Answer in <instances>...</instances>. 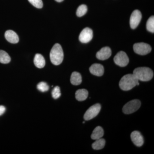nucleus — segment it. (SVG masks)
I'll return each instance as SVG.
<instances>
[{
  "instance_id": "obj_20",
  "label": "nucleus",
  "mask_w": 154,
  "mask_h": 154,
  "mask_svg": "<svg viewBox=\"0 0 154 154\" xmlns=\"http://www.w3.org/2000/svg\"><path fill=\"white\" fill-rule=\"evenodd\" d=\"M88 7L85 5H82L78 8L77 10L76 15L78 17H82L87 13Z\"/></svg>"
},
{
  "instance_id": "obj_13",
  "label": "nucleus",
  "mask_w": 154,
  "mask_h": 154,
  "mask_svg": "<svg viewBox=\"0 0 154 154\" xmlns=\"http://www.w3.org/2000/svg\"><path fill=\"white\" fill-rule=\"evenodd\" d=\"M6 39L9 42L13 44L18 43L19 41V38L16 32L12 30H8L5 33Z\"/></svg>"
},
{
  "instance_id": "obj_18",
  "label": "nucleus",
  "mask_w": 154,
  "mask_h": 154,
  "mask_svg": "<svg viewBox=\"0 0 154 154\" xmlns=\"http://www.w3.org/2000/svg\"><path fill=\"white\" fill-rule=\"evenodd\" d=\"M11 58L6 51L0 50V63L3 64L8 63L11 62Z\"/></svg>"
},
{
  "instance_id": "obj_8",
  "label": "nucleus",
  "mask_w": 154,
  "mask_h": 154,
  "mask_svg": "<svg viewBox=\"0 0 154 154\" xmlns=\"http://www.w3.org/2000/svg\"><path fill=\"white\" fill-rule=\"evenodd\" d=\"M142 19V14L139 10H135L132 12L130 19L131 28L135 29L138 26Z\"/></svg>"
},
{
  "instance_id": "obj_16",
  "label": "nucleus",
  "mask_w": 154,
  "mask_h": 154,
  "mask_svg": "<svg viewBox=\"0 0 154 154\" xmlns=\"http://www.w3.org/2000/svg\"><path fill=\"white\" fill-rule=\"evenodd\" d=\"M104 130L101 127L97 126L95 128L91 134V138L94 140L101 138L104 135Z\"/></svg>"
},
{
  "instance_id": "obj_4",
  "label": "nucleus",
  "mask_w": 154,
  "mask_h": 154,
  "mask_svg": "<svg viewBox=\"0 0 154 154\" xmlns=\"http://www.w3.org/2000/svg\"><path fill=\"white\" fill-rule=\"evenodd\" d=\"M140 106L141 102L139 100L137 99L131 100L124 105L122 111L125 114H131L138 110Z\"/></svg>"
},
{
  "instance_id": "obj_19",
  "label": "nucleus",
  "mask_w": 154,
  "mask_h": 154,
  "mask_svg": "<svg viewBox=\"0 0 154 154\" xmlns=\"http://www.w3.org/2000/svg\"><path fill=\"white\" fill-rule=\"evenodd\" d=\"M105 141L104 139L101 138L96 140V141L92 144V147L95 150L102 149L105 147Z\"/></svg>"
},
{
  "instance_id": "obj_9",
  "label": "nucleus",
  "mask_w": 154,
  "mask_h": 154,
  "mask_svg": "<svg viewBox=\"0 0 154 154\" xmlns=\"http://www.w3.org/2000/svg\"><path fill=\"white\" fill-rule=\"evenodd\" d=\"M93 37V30L89 28H85L80 33L79 39L82 43H87L92 40Z\"/></svg>"
},
{
  "instance_id": "obj_10",
  "label": "nucleus",
  "mask_w": 154,
  "mask_h": 154,
  "mask_svg": "<svg viewBox=\"0 0 154 154\" xmlns=\"http://www.w3.org/2000/svg\"><path fill=\"white\" fill-rule=\"evenodd\" d=\"M131 140L135 145L137 146L140 147L143 146L144 143L143 137L139 131H134L131 134Z\"/></svg>"
},
{
  "instance_id": "obj_23",
  "label": "nucleus",
  "mask_w": 154,
  "mask_h": 154,
  "mask_svg": "<svg viewBox=\"0 0 154 154\" xmlns=\"http://www.w3.org/2000/svg\"><path fill=\"white\" fill-rule=\"evenodd\" d=\"M29 2L37 8H42L43 7L42 0H28Z\"/></svg>"
},
{
  "instance_id": "obj_2",
  "label": "nucleus",
  "mask_w": 154,
  "mask_h": 154,
  "mask_svg": "<svg viewBox=\"0 0 154 154\" xmlns=\"http://www.w3.org/2000/svg\"><path fill=\"white\" fill-rule=\"evenodd\" d=\"M50 57L51 63L54 65H59L62 63L63 51L60 45L56 43L54 45L50 53Z\"/></svg>"
},
{
  "instance_id": "obj_5",
  "label": "nucleus",
  "mask_w": 154,
  "mask_h": 154,
  "mask_svg": "<svg viewBox=\"0 0 154 154\" xmlns=\"http://www.w3.org/2000/svg\"><path fill=\"white\" fill-rule=\"evenodd\" d=\"M134 51L137 54L145 55L148 54L152 50V48L149 45L144 42H139L134 44L133 46Z\"/></svg>"
},
{
  "instance_id": "obj_22",
  "label": "nucleus",
  "mask_w": 154,
  "mask_h": 154,
  "mask_svg": "<svg viewBox=\"0 0 154 154\" xmlns=\"http://www.w3.org/2000/svg\"><path fill=\"white\" fill-rule=\"evenodd\" d=\"M37 89L42 92H45L48 91L49 89V86L47 83L44 82H41L38 83L37 86Z\"/></svg>"
},
{
  "instance_id": "obj_12",
  "label": "nucleus",
  "mask_w": 154,
  "mask_h": 154,
  "mask_svg": "<svg viewBox=\"0 0 154 154\" xmlns=\"http://www.w3.org/2000/svg\"><path fill=\"white\" fill-rule=\"evenodd\" d=\"M90 71L94 75L102 76L104 74V68L100 64L94 63L90 67Z\"/></svg>"
},
{
  "instance_id": "obj_21",
  "label": "nucleus",
  "mask_w": 154,
  "mask_h": 154,
  "mask_svg": "<svg viewBox=\"0 0 154 154\" xmlns=\"http://www.w3.org/2000/svg\"><path fill=\"white\" fill-rule=\"evenodd\" d=\"M147 30L148 31L154 33V17L152 16L148 20L146 25Z\"/></svg>"
},
{
  "instance_id": "obj_15",
  "label": "nucleus",
  "mask_w": 154,
  "mask_h": 154,
  "mask_svg": "<svg viewBox=\"0 0 154 154\" xmlns=\"http://www.w3.org/2000/svg\"><path fill=\"white\" fill-rule=\"evenodd\" d=\"M70 82L74 85H79L82 82V77L81 75L78 72H74L72 74Z\"/></svg>"
},
{
  "instance_id": "obj_1",
  "label": "nucleus",
  "mask_w": 154,
  "mask_h": 154,
  "mask_svg": "<svg viewBox=\"0 0 154 154\" xmlns=\"http://www.w3.org/2000/svg\"><path fill=\"white\" fill-rule=\"evenodd\" d=\"M139 85L138 80L133 74L125 75L122 78L119 83V87L124 91H130Z\"/></svg>"
},
{
  "instance_id": "obj_24",
  "label": "nucleus",
  "mask_w": 154,
  "mask_h": 154,
  "mask_svg": "<svg viewBox=\"0 0 154 154\" xmlns=\"http://www.w3.org/2000/svg\"><path fill=\"white\" fill-rule=\"evenodd\" d=\"M61 93L60 88L59 87L57 86L54 88L52 91V96L54 99H57L60 97Z\"/></svg>"
},
{
  "instance_id": "obj_25",
  "label": "nucleus",
  "mask_w": 154,
  "mask_h": 154,
  "mask_svg": "<svg viewBox=\"0 0 154 154\" xmlns=\"http://www.w3.org/2000/svg\"><path fill=\"white\" fill-rule=\"evenodd\" d=\"M6 108L3 105L0 106V116H2L5 112Z\"/></svg>"
},
{
  "instance_id": "obj_7",
  "label": "nucleus",
  "mask_w": 154,
  "mask_h": 154,
  "mask_svg": "<svg viewBox=\"0 0 154 154\" xmlns=\"http://www.w3.org/2000/svg\"><path fill=\"white\" fill-rule=\"evenodd\" d=\"M116 64L120 67L126 66L129 63V58L126 53L123 51L119 52L114 57Z\"/></svg>"
},
{
  "instance_id": "obj_14",
  "label": "nucleus",
  "mask_w": 154,
  "mask_h": 154,
  "mask_svg": "<svg viewBox=\"0 0 154 154\" xmlns=\"http://www.w3.org/2000/svg\"><path fill=\"white\" fill-rule=\"evenodd\" d=\"M34 63L35 66L38 68L44 67L45 65V61L43 56L39 54H36L34 58Z\"/></svg>"
},
{
  "instance_id": "obj_3",
  "label": "nucleus",
  "mask_w": 154,
  "mask_h": 154,
  "mask_svg": "<svg viewBox=\"0 0 154 154\" xmlns=\"http://www.w3.org/2000/svg\"><path fill=\"white\" fill-rule=\"evenodd\" d=\"M133 74L138 81L148 82L152 79L154 73L151 69L146 67H141L135 69Z\"/></svg>"
},
{
  "instance_id": "obj_11",
  "label": "nucleus",
  "mask_w": 154,
  "mask_h": 154,
  "mask_svg": "<svg viewBox=\"0 0 154 154\" xmlns=\"http://www.w3.org/2000/svg\"><path fill=\"white\" fill-rule=\"evenodd\" d=\"M111 55V50L108 47H103L96 54V57L100 60H106Z\"/></svg>"
},
{
  "instance_id": "obj_17",
  "label": "nucleus",
  "mask_w": 154,
  "mask_h": 154,
  "mask_svg": "<svg viewBox=\"0 0 154 154\" xmlns=\"http://www.w3.org/2000/svg\"><path fill=\"white\" fill-rule=\"evenodd\" d=\"M88 92L85 89H80L75 93V98L78 101H83L88 98Z\"/></svg>"
},
{
  "instance_id": "obj_26",
  "label": "nucleus",
  "mask_w": 154,
  "mask_h": 154,
  "mask_svg": "<svg viewBox=\"0 0 154 154\" xmlns=\"http://www.w3.org/2000/svg\"><path fill=\"white\" fill-rule=\"evenodd\" d=\"M55 1L58 2H62L64 0H55Z\"/></svg>"
},
{
  "instance_id": "obj_6",
  "label": "nucleus",
  "mask_w": 154,
  "mask_h": 154,
  "mask_svg": "<svg viewBox=\"0 0 154 154\" xmlns=\"http://www.w3.org/2000/svg\"><path fill=\"white\" fill-rule=\"evenodd\" d=\"M101 109V105L99 104H95L90 107L84 115V119L90 120L96 117L99 114Z\"/></svg>"
}]
</instances>
